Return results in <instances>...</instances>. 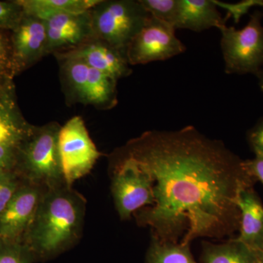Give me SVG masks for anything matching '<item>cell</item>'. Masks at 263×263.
<instances>
[{"label":"cell","instance_id":"obj_1","mask_svg":"<svg viewBox=\"0 0 263 263\" xmlns=\"http://www.w3.org/2000/svg\"><path fill=\"white\" fill-rule=\"evenodd\" d=\"M122 154L134 158L152 179L153 205L136 216L139 226L149 227L153 238L190 245L239 230L238 194L255 180L222 142L186 126L146 132L128 142Z\"/></svg>","mask_w":263,"mask_h":263},{"label":"cell","instance_id":"obj_2","mask_svg":"<svg viewBox=\"0 0 263 263\" xmlns=\"http://www.w3.org/2000/svg\"><path fill=\"white\" fill-rule=\"evenodd\" d=\"M86 200L67 184L44 190L23 241L36 259H49L70 248L82 233Z\"/></svg>","mask_w":263,"mask_h":263},{"label":"cell","instance_id":"obj_3","mask_svg":"<svg viewBox=\"0 0 263 263\" xmlns=\"http://www.w3.org/2000/svg\"><path fill=\"white\" fill-rule=\"evenodd\" d=\"M60 128L56 122L34 126L19 147L15 171L27 182L45 189L66 184L59 151Z\"/></svg>","mask_w":263,"mask_h":263},{"label":"cell","instance_id":"obj_4","mask_svg":"<svg viewBox=\"0 0 263 263\" xmlns=\"http://www.w3.org/2000/svg\"><path fill=\"white\" fill-rule=\"evenodd\" d=\"M89 13L94 37L124 54L150 15L139 0H100Z\"/></svg>","mask_w":263,"mask_h":263},{"label":"cell","instance_id":"obj_5","mask_svg":"<svg viewBox=\"0 0 263 263\" xmlns=\"http://www.w3.org/2000/svg\"><path fill=\"white\" fill-rule=\"evenodd\" d=\"M56 57L60 62L62 86L70 103L92 105L100 110L117 105V79L78 59Z\"/></svg>","mask_w":263,"mask_h":263},{"label":"cell","instance_id":"obj_6","mask_svg":"<svg viewBox=\"0 0 263 263\" xmlns=\"http://www.w3.org/2000/svg\"><path fill=\"white\" fill-rule=\"evenodd\" d=\"M263 13L255 10L241 29L221 27V48L227 74H253L263 69Z\"/></svg>","mask_w":263,"mask_h":263},{"label":"cell","instance_id":"obj_7","mask_svg":"<svg viewBox=\"0 0 263 263\" xmlns=\"http://www.w3.org/2000/svg\"><path fill=\"white\" fill-rule=\"evenodd\" d=\"M111 191L116 209L122 220L154 203L149 175L133 157L122 154L114 171Z\"/></svg>","mask_w":263,"mask_h":263},{"label":"cell","instance_id":"obj_8","mask_svg":"<svg viewBox=\"0 0 263 263\" xmlns=\"http://www.w3.org/2000/svg\"><path fill=\"white\" fill-rule=\"evenodd\" d=\"M59 151L66 184L72 186L92 170L101 156L86 127L84 119L76 116L61 126Z\"/></svg>","mask_w":263,"mask_h":263},{"label":"cell","instance_id":"obj_9","mask_svg":"<svg viewBox=\"0 0 263 263\" xmlns=\"http://www.w3.org/2000/svg\"><path fill=\"white\" fill-rule=\"evenodd\" d=\"M175 32L172 26L149 15L126 49L129 65L164 61L186 51V47Z\"/></svg>","mask_w":263,"mask_h":263},{"label":"cell","instance_id":"obj_10","mask_svg":"<svg viewBox=\"0 0 263 263\" xmlns=\"http://www.w3.org/2000/svg\"><path fill=\"white\" fill-rule=\"evenodd\" d=\"M46 189L26 181L0 214V238L23 241Z\"/></svg>","mask_w":263,"mask_h":263},{"label":"cell","instance_id":"obj_11","mask_svg":"<svg viewBox=\"0 0 263 263\" xmlns=\"http://www.w3.org/2000/svg\"><path fill=\"white\" fill-rule=\"evenodd\" d=\"M43 21L47 32V56L71 51L94 37L89 10L58 13Z\"/></svg>","mask_w":263,"mask_h":263},{"label":"cell","instance_id":"obj_12","mask_svg":"<svg viewBox=\"0 0 263 263\" xmlns=\"http://www.w3.org/2000/svg\"><path fill=\"white\" fill-rule=\"evenodd\" d=\"M15 71L23 70L47 56V32L43 19L24 14L12 30Z\"/></svg>","mask_w":263,"mask_h":263},{"label":"cell","instance_id":"obj_13","mask_svg":"<svg viewBox=\"0 0 263 263\" xmlns=\"http://www.w3.org/2000/svg\"><path fill=\"white\" fill-rule=\"evenodd\" d=\"M55 57L78 59L89 67L119 80L132 73L125 54L105 41L93 37L71 51L57 53Z\"/></svg>","mask_w":263,"mask_h":263},{"label":"cell","instance_id":"obj_14","mask_svg":"<svg viewBox=\"0 0 263 263\" xmlns=\"http://www.w3.org/2000/svg\"><path fill=\"white\" fill-rule=\"evenodd\" d=\"M240 219L237 239L255 251H263V205L253 186L242 189L238 201Z\"/></svg>","mask_w":263,"mask_h":263},{"label":"cell","instance_id":"obj_15","mask_svg":"<svg viewBox=\"0 0 263 263\" xmlns=\"http://www.w3.org/2000/svg\"><path fill=\"white\" fill-rule=\"evenodd\" d=\"M34 127L19 110L12 83L0 86V144L21 146Z\"/></svg>","mask_w":263,"mask_h":263},{"label":"cell","instance_id":"obj_16","mask_svg":"<svg viewBox=\"0 0 263 263\" xmlns=\"http://www.w3.org/2000/svg\"><path fill=\"white\" fill-rule=\"evenodd\" d=\"M217 8L213 0H178L174 28L196 32L213 27L219 29L226 25V20L230 16L223 18Z\"/></svg>","mask_w":263,"mask_h":263},{"label":"cell","instance_id":"obj_17","mask_svg":"<svg viewBox=\"0 0 263 263\" xmlns=\"http://www.w3.org/2000/svg\"><path fill=\"white\" fill-rule=\"evenodd\" d=\"M201 263H259L257 252L237 238L221 245L202 243Z\"/></svg>","mask_w":263,"mask_h":263},{"label":"cell","instance_id":"obj_18","mask_svg":"<svg viewBox=\"0 0 263 263\" xmlns=\"http://www.w3.org/2000/svg\"><path fill=\"white\" fill-rule=\"evenodd\" d=\"M100 0H19L24 14L46 19L58 13H83L98 4Z\"/></svg>","mask_w":263,"mask_h":263},{"label":"cell","instance_id":"obj_19","mask_svg":"<svg viewBox=\"0 0 263 263\" xmlns=\"http://www.w3.org/2000/svg\"><path fill=\"white\" fill-rule=\"evenodd\" d=\"M190 245L163 243L152 237L146 263H197L192 255Z\"/></svg>","mask_w":263,"mask_h":263},{"label":"cell","instance_id":"obj_20","mask_svg":"<svg viewBox=\"0 0 263 263\" xmlns=\"http://www.w3.org/2000/svg\"><path fill=\"white\" fill-rule=\"evenodd\" d=\"M34 259L24 241L0 238V263H34Z\"/></svg>","mask_w":263,"mask_h":263},{"label":"cell","instance_id":"obj_21","mask_svg":"<svg viewBox=\"0 0 263 263\" xmlns=\"http://www.w3.org/2000/svg\"><path fill=\"white\" fill-rule=\"evenodd\" d=\"M139 2L148 14L174 28L178 0H139Z\"/></svg>","mask_w":263,"mask_h":263},{"label":"cell","instance_id":"obj_22","mask_svg":"<svg viewBox=\"0 0 263 263\" xmlns=\"http://www.w3.org/2000/svg\"><path fill=\"white\" fill-rule=\"evenodd\" d=\"M0 29V86L11 83V78L15 73L12 51L11 35Z\"/></svg>","mask_w":263,"mask_h":263},{"label":"cell","instance_id":"obj_23","mask_svg":"<svg viewBox=\"0 0 263 263\" xmlns=\"http://www.w3.org/2000/svg\"><path fill=\"white\" fill-rule=\"evenodd\" d=\"M20 176L15 171L0 173V214L22 185Z\"/></svg>","mask_w":263,"mask_h":263},{"label":"cell","instance_id":"obj_24","mask_svg":"<svg viewBox=\"0 0 263 263\" xmlns=\"http://www.w3.org/2000/svg\"><path fill=\"white\" fill-rule=\"evenodd\" d=\"M24 15V10L18 2L0 1V29L13 30Z\"/></svg>","mask_w":263,"mask_h":263},{"label":"cell","instance_id":"obj_25","mask_svg":"<svg viewBox=\"0 0 263 263\" xmlns=\"http://www.w3.org/2000/svg\"><path fill=\"white\" fill-rule=\"evenodd\" d=\"M213 2L218 8L226 10L228 12V15L230 17H233L235 24H238L241 17L247 14L251 8L253 7H260L261 5V0H245L234 4L218 0H213Z\"/></svg>","mask_w":263,"mask_h":263},{"label":"cell","instance_id":"obj_26","mask_svg":"<svg viewBox=\"0 0 263 263\" xmlns=\"http://www.w3.org/2000/svg\"><path fill=\"white\" fill-rule=\"evenodd\" d=\"M248 141L255 155L263 157V117L249 131Z\"/></svg>","mask_w":263,"mask_h":263},{"label":"cell","instance_id":"obj_27","mask_svg":"<svg viewBox=\"0 0 263 263\" xmlns=\"http://www.w3.org/2000/svg\"><path fill=\"white\" fill-rule=\"evenodd\" d=\"M243 165L247 173L254 180H258L263 184V157L255 155L252 160H243Z\"/></svg>","mask_w":263,"mask_h":263},{"label":"cell","instance_id":"obj_28","mask_svg":"<svg viewBox=\"0 0 263 263\" xmlns=\"http://www.w3.org/2000/svg\"><path fill=\"white\" fill-rule=\"evenodd\" d=\"M258 78L259 79V87H260V89H262V91H263V69H262V72H261L260 74H259Z\"/></svg>","mask_w":263,"mask_h":263},{"label":"cell","instance_id":"obj_29","mask_svg":"<svg viewBox=\"0 0 263 263\" xmlns=\"http://www.w3.org/2000/svg\"><path fill=\"white\" fill-rule=\"evenodd\" d=\"M256 252H257L259 263H263V251H256Z\"/></svg>","mask_w":263,"mask_h":263},{"label":"cell","instance_id":"obj_30","mask_svg":"<svg viewBox=\"0 0 263 263\" xmlns=\"http://www.w3.org/2000/svg\"><path fill=\"white\" fill-rule=\"evenodd\" d=\"M260 7H262L263 8V0H262V2H261Z\"/></svg>","mask_w":263,"mask_h":263}]
</instances>
